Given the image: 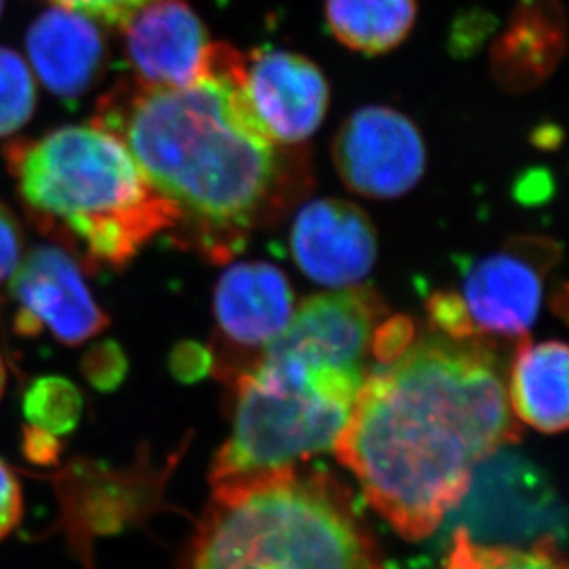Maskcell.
<instances>
[{
    "label": "cell",
    "instance_id": "9a60e30c",
    "mask_svg": "<svg viewBox=\"0 0 569 569\" xmlns=\"http://www.w3.org/2000/svg\"><path fill=\"white\" fill-rule=\"evenodd\" d=\"M568 347L521 341L510 369L509 402L516 419L543 433L568 428Z\"/></svg>",
    "mask_w": 569,
    "mask_h": 569
},
{
    "label": "cell",
    "instance_id": "4fadbf2b",
    "mask_svg": "<svg viewBox=\"0 0 569 569\" xmlns=\"http://www.w3.org/2000/svg\"><path fill=\"white\" fill-rule=\"evenodd\" d=\"M94 22L54 6L28 28L30 63L39 80L56 97L63 100L81 97L102 72L106 41Z\"/></svg>",
    "mask_w": 569,
    "mask_h": 569
},
{
    "label": "cell",
    "instance_id": "ffe728a7",
    "mask_svg": "<svg viewBox=\"0 0 569 569\" xmlns=\"http://www.w3.org/2000/svg\"><path fill=\"white\" fill-rule=\"evenodd\" d=\"M81 375L100 392H113L128 375V358L119 343L100 341L81 358Z\"/></svg>",
    "mask_w": 569,
    "mask_h": 569
},
{
    "label": "cell",
    "instance_id": "44dd1931",
    "mask_svg": "<svg viewBox=\"0 0 569 569\" xmlns=\"http://www.w3.org/2000/svg\"><path fill=\"white\" fill-rule=\"evenodd\" d=\"M56 8L76 11L109 27L122 28L129 17L134 16L150 0H49Z\"/></svg>",
    "mask_w": 569,
    "mask_h": 569
},
{
    "label": "cell",
    "instance_id": "52a82bcc",
    "mask_svg": "<svg viewBox=\"0 0 569 569\" xmlns=\"http://www.w3.org/2000/svg\"><path fill=\"white\" fill-rule=\"evenodd\" d=\"M333 164L352 192L375 199L398 198L425 176V140L408 117L391 108L369 106L339 128Z\"/></svg>",
    "mask_w": 569,
    "mask_h": 569
},
{
    "label": "cell",
    "instance_id": "ba28073f",
    "mask_svg": "<svg viewBox=\"0 0 569 569\" xmlns=\"http://www.w3.org/2000/svg\"><path fill=\"white\" fill-rule=\"evenodd\" d=\"M243 91L263 131L279 146L310 139L327 114L328 83L305 56L257 50L243 61Z\"/></svg>",
    "mask_w": 569,
    "mask_h": 569
},
{
    "label": "cell",
    "instance_id": "7402d4cb",
    "mask_svg": "<svg viewBox=\"0 0 569 569\" xmlns=\"http://www.w3.org/2000/svg\"><path fill=\"white\" fill-rule=\"evenodd\" d=\"M428 310H430L431 319L437 322V327L445 330L450 338H472L476 333V328L468 317L461 296L436 293L428 302Z\"/></svg>",
    "mask_w": 569,
    "mask_h": 569
},
{
    "label": "cell",
    "instance_id": "2e32d148",
    "mask_svg": "<svg viewBox=\"0 0 569 569\" xmlns=\"http://www.w3.org/2000/svg\"><path fill=\"white\" fill-rule=\"evenodd\" d=\"M417 0H327V21L339 43L363 54H383L408 38Z\"/></svg>",
    "mask_w": 569,
    "mask_h": 569
},
{
    "label": "cell",
    "instance_id": "d4e9b609",
    "mask_svg": "<svg viewBox=\"0 0 569 569\" xmlns=\"http://www.w3.org/2000/svg\"><path fill=\"white\" fill-rule=\"evenodd\" d=\"M22 456L38 467H54L60 461L61 441L60 437L41 430L36 426L27 425L22 428Z\"/></svg>",
    "mask_w": 569,
    "mask_h": 569
},
{
    "label": "cell",
    "instance_id": "484cf974",
    "mask_svg": "<svg viewBox=\"0 0 569 569\" xmlns=\"http://www.w3.org/2000/svg\"><path fill=\"white\" fill-rule=\"evenodd\" d=\"M210 366L207 350L198 345L183 343L172 352V372L181 380H193L201 377L204 369Z\"/></svg>",
    "mask_w": 569,
    "mask_h": 569
},
{
    "label": "cell",
    "instance_id": "8fae6325",
    "mask_svg": "<svg viewBox=\"0 0 569 569\" xmlns=\"http://www.w3.org/2000/svg\"><path fill=\"white\" fill-rule=\"evenodd\" d=\"M122 30L126 56L146 86L184 87L203 74L212 43L189 0H150Z\"/></svg>",
    "mask_w": 569,
    "mask_h": 569
},
{
    "label": "cell",
    "instance_id": "ac0fdd59",
    "mask_svg": "<svg viewBox=\"0 0 569 569\" xmlns=\"http://www.w3.org/2000/svg\"><path fill=\"white\" fill-rule=\"evenodd\" d=\"M22 413L28 425L69 436L80 425L83 415V395L74 381L63 377H39L30 381L22 397Z\"/></svg>",
    "mask_w": 569,
    "mask_h": 569
},
{
    "label": "cell",
    "instance_id": "8992f818",
    "mask_svg": "<svg viewBox=\"0 0 569 569\" xmlns=\"http://www.w3.org/2000/svg\"><path fill=\"white\" fill-rule=\"evenodd\" d=\"M10 279L11 297L19 305L13 325L21 336L49 330L60 343L80 347L111 322L92 297L78 258L61 246L28 251Z\"/></svg>",
    "mask_w": 569,
    "mask_h": 569
},
{
    "label": "cell",
    "instance_id": "4316f807",
    "mask_svg": "<svg viewBox=\"0 0 569 569\" xmlns=\"http://www.w3.org/2000/svg\"><path fill=\"white\" fill-rule=\"evenodd\" d=\"M6 380H8V377H6L4 360H2V356H0V400L4 397Z\"/></svg>",
    "mask_w": 569,
    "mask_h": 569
},
{
    "label": "cell",
    "instance_id": "9c48e42d",
    "mask_svg": "<svg viewBox=\"0 0 569 569\" xmlns=\"http://www.w3.org/2000/svg\"><path fill=\"white\" fill-rule=\"evenodd\" d=\"M291 254L317 284L350 288L366 279L377 262V231L358 204L317 199L297 214L291 227Z\"/></svg>",
    "mask_w": 569,
    "mask_h": 569
},
{
    "label": "cell",
    "instance_id": "603a6c76",
    "mask_svg": "<svg viewBox=\"0 0 569 569\" xmlns=\"http://www.w3.org/2000/svg\"><path fill=\"white\" fill-rule=\"evenodd\" d=\"M24 515V498L16 472L0 459V542L10 537Z\"/></svg>",
    "mask_w": 569,
    "mask_h": 569
},
{
    "label": "cell",
    "instance_id": "83f0119b",
    "mask_svg": "<svg viewBox=\"0 0 569 569\" xmlns=\"http://www.w3.org/2000/svg\"><path fill=\"white\" fill-rule=\"evenodd\" d=\"M2 10H4V0H0V16H2Z\"/></svg>",
    "mask_w": 569,
    "mask_h": 569
},
{
    "label": "cell",
    "instance_id": "3957f363",
    "mask_svg": "<svg viewBox=\"0 0 569 569\" xmlns=\"http://www.w3.org/2000/svg\"><path fill=\"white\" fill-rule=\"evenodd\" d=\"M4 157L33 223L91 269L124 268L151 238L178 226V210L97 122L19 140Z\"/></svg>",
    "mask_w": 569,
    "mask_h": 569
},
{
    "label": "cell",
    "instance_id": "7c38bea8",
    "mask_svg": "<svg viewBox=\"0 0 569 569\" xmlns=\"http://www.w3.org/2000/svg\"><path fill=\"white\" fill-rule=\"evenodd\" d=\"M538 240H535L537 246ZM529 240L490 254L468 269L462 302L476 332L526 336L537 321L543 291V262Z\"/></svg>",
    "mask_w": 569,
    "mask_h": 569
},
{
    "label": "cell",
    "instance_id": "6da1fadb",
    "mask_svg": "<svg viewBox=\"0 0 569 569\" xmlns=\"http://www.w3.org/2000/svg\"><path fill=\"white\" fill-rule=\"evenodd\" d=\"M518 437L498 358L479 341L428 336L366 378L333 448L369 506L422 540Z\"/></svg>",
    "mask_w": 569,
    "mask_h": 569
},
{
    "label": "cell",
    "instance_id": "cb8c5ba5",
    "mask_svg": "<svg viewBox=\"0 0 569 569\" xmlns=\"http://www.w3.org/2000/svg\"><path fill=\"white\" fill-rule=\"evenodd\" d=\"M21 258V226L11 210L0 201V284L10 279Z\"/></svg>",
    "mask_w": 569,
    "mask_h": 569
},
{
    "label": "cell",
    "instance_id": "30bf717a",
    "mask_svg": "<svg viewBox=\"0 0 569 569\" xmlns=\"http://www.w3.org/2000/svg\"><path fill=\"white\" fill-rule=\"evenodd\" d=\"M378 313V299L371 291L343 288L313 296L293 312L279 338L263 349L308 366L363 369Z\"/></svg>",
    "mask_w": 569,
    "mask_h": 569
},
{
    "label": "cell",
    "instance_id": "7a4b0ae2",
    "mask_svg": "<svg viewBox=\"0 0 569 569\" xmlns=\"http://www.w3.org/2000/svg\"><path fill=\"white\" fill-rule=\"evenodd\" d=\"M243 61L212 43L203 74L190 86L124 81L100 100L94 119L178 210L176 227L212 258L231 257L288 181L279 144L243 91Z\"/></svg>",
    "mask_w": 569,
    "mask_h": 569
},
{
    "label": "cell",
    "instance_id": "5b68a950",
    "mask_svg": "<svg viewBox=\"0 0 569 569\" xmlns=\"http://www.w3.org/2000/svg\"><path fill=\"white\" fill-rule=\"evenodd\" d=\"M363 381V369L308 366L263 349L258 366L238 380L231 437L216 456L210 483L280 472L332 450Z\"/></svg>",
    "mask_w": 569,
    "mask_h": 569
},
{
    "label": "cell",
    "instance_id": "e0dca14e",
    "mask_svg": "<svg viewBox=\"0 0 569 569\" xmlns=\"http://www.w3.org/2000/svg\"><path fill=\"white\" fill-rule=\"evenodd\" d=\"M442 569H568L553 538H543L529 549L485 546L467 529L453 535Z\"/></svg>",
    "mask_w": 569,
    "mask_h": 569
},
{
    "label": "cell",
    "instance_id": "5bb4252c",
    "mask_svg": "<svg viewBox=\"0 0 569 569\" xmlns=\"http://www.w3.org/2000/svg\"><path fill=\"white\" fill-rule=\"evenodd\" d=\"M216 321L240 347H266L293 316V291L286 274L268 262L234 263L214 293Z\"/></svg>",
    "mask_w": 569,
    "mask_h": 569
},
{
    "label": "cell",
    "instance_id": "d6986e66",
    "mask_svg": "<svg viewBox=\"0 0 569 569\" xmlns=\"http://www.w3.org/2000/svg\"><path fill=\"white\" fill-rule=\"evenodd\" d=\"M36 103V80L27 61L16 50L0 47V139L28 124Z\"/></svg>",
    "mask_w": 569,
    "mask_h": 569
},
{
    "label": "cell",
    "instance_id": "277c9868",
    "mask_svg": "<svg viewBox=\"0 0 569 569\" xmlns=\"http://www.w3.org/2000/svg\"><path fill=\"white\" fill-rule=\"evenodd\" d=\"M181 569H380L349 495L297 468L212 485Z\"/></svg>",
    "mask_w": 569,
    "mask_h": 569
}]
</instances>
